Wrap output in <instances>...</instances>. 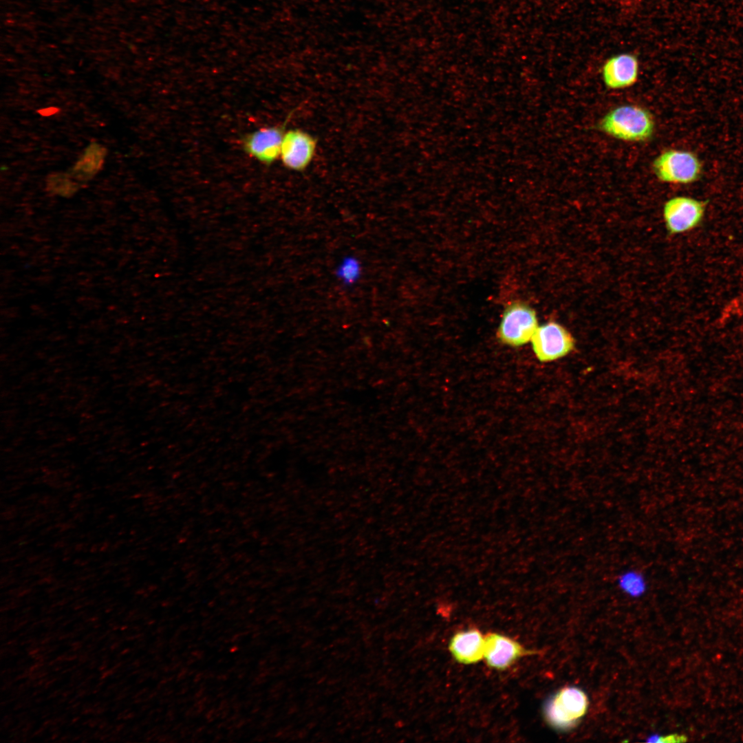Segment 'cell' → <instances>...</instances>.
Segmentation results:
<instances>
[{
  "instance_id": "obj_1",
  "label": "cell",
  "mask_w": 743,
  "mask_h": 743,
  "mask_svg": "<svg viewBox=\"0 0 743 743\" xmlns=\"http://www.w3.org/2000/svg\"><path fill=\"white\" fill-rule=\"evenodd\" d=\"M597 128L616 140L642 142L654 136L656 122L653 114L636 104H624L607 111L599 121Z\"/></svg>"
},
{
  "instance_id": "obj_2",
  "label": "cell",
  "mask_w": 743,
  "mask_h": 743,
  "mask_svg": "<svg viewBox=\"0 0 743 743\" xmlns=\"http://www.w3.org/2000/svg\"><path fill=\"white\" fill-rule=\"evenodd\" d=\"M656 178L664 183L687 184L699 180L702 164L694 153L669 149L656 156L652 163Z\"/></svg>"
},
{
  "instance_id": "obj_3",
  "label": "cell",
  "mask_w": 743,
  "mask_h": 743,
  "mask_svg": "<svg viewBox=\"0 0 743 743\" xmlns=\"http://www.w3.org/2000/svg\"><path fill=\"white\" fill-rule=\"evenodd\" d=\"M586 694L575 687H565L546 701L543 715L548 724L558 730L575 726L588 707Z\"/></svg>"
},
{
  "instance_id": "obj_4",
  "label": "cell",
  "mask_w": 743,
  "mask_h": 743,
  "mask_svg": "<svg viewBox=\"0 0 743 743\" xmlns=\"http://www.w3.org/2000/svg\"><path fill=\"white\" fill-rule=\"evenodd\" d=\"M537 327L535 310L526 303L515 302L505 310L497 335L505 345L519 347L530 341Z\"/></svg>"
},
{
  "instance_id": "obj_5",
  "label": "cell",
  "mask_w": 743,
  "mask_h": 743,
  "mask_svg": "<svg viewBox=\"0 0 743 743\" xmlns=\"http://www.w3.org/2000/svg\"><path fill=\"white\" fill-rule=\"evenodd\" d=\"M530 342L535 356L545 363L566 356L574 347V340L570 332L554 321L538 327Z\"/></svg>"
},
{
  "instance_id": "obj_6",
  "label": "cell",
  "mask_w": 743,
  "mask_h": 743,
  "mask_svg": "<svg viewBox=\"0 0 743 743\" xmlns=\"http://www.w3.org/2000/svg\"><path fill=\"white\" fill-rule=\"evenodd\" d=\"M705 202L687 196L669 199L663 206V215L667 231L683 233L696 228L702 221L706 211Z\"/></svg>"
},
{
  "instance_id": "obj_7",
  "label": "cell",
  "mask_w": 743,
  "mask_h": 743,
  "mask_svg": "<svg viewBox=\"0 0 743 743\" xmlns=\"http://www.w3.org/2000/svg\"><path fill=\"white\" fill-rule=\"evenodd\" d=\"M316 151V140L310 133L293 129L285 132L280 158L284 166L292 171L305 170L311 163Z\"/></svg>"
},
{
  "instance_id": "obj_8",
  "label": "cell",
  "mask_w": 743,
  "mask_h": 743,
  "mask_svg": "<svg viewBox=\"0 0 743 743\" xmlns=\"http://www.w3.org/2000/svg\"><path fill=\"white\" fill-rule=\"evenodd\" d=\"M285 126L261 128L248 134L243 140L246 152L259 162L272 164L280 158Z\"/></svg>"
},
{
  "instance_id": "obj_9",
  "label": "cell",
  "mask_w": 743,
  "mask_h": 743,
  "mask_svg": "<svg viewBox=\"0 0 743 743\" xmlns=\"http://www.w3.org/2000/svg\"><path fill=\"white\" fill-rule=\"evenodd\" d=\"M639 61L632 53H621L610 56L603 63L601 77L605 86L612 90L633 86L639 76Z\"/></svg>"
},
{
  "instance_id": "obj_10",
  "label": "cell",
  "mask_w": 743,
  "mask_h": 743,
  "mask_svg": "<svg viewBox=\"0 0 743 743\" xmlns=\"http://www.w3.org/2000/svg\"><path fill=\"white\" fill-rule=\"evenodd\" d=\"M528 653L518 642L504 635L490 633L485 636L484 659L492 668L506 669Z\"/></svg>"
},
{
  "instance_id": "obj_11",
  "label": "cell",
  "mask_w": 743,
  "mask_h": 743,
  "mask_svg": "<svg viewBox=\"0 0 743 743\" xmlns=\"http://www.w3.org/2000/svg\"><path fill=\"white\" fill-rule=\"evenodd\" d=\"M449 647L457 662L475 663L484 659L485 636L477 629L461 631L453 636Z\"/></svg>"
},
{
  "instance_id": "obj_12",
  "label": "cell",
  "mask_w": 743,
  "mask_h": 743,
  "mask_svg": "<svg viewBox=\"0 0 743 743\" xmlns=\"http://www.w3.org/2000/svg\"><path fill=\"white\" fill-rule=\"evenodd\" d=\"M107 149L91 142L70 169L69 173L79 183L91 180L102 169L107 155Z\"/></svg>"
},
{
  "instance_id": "obj_13",
  "label": "cell",
  "mask_w": 743,
  "mask_h": 743,
  "mask_svg": "<svg viewBox=\"0 0 743 743\" xmlns=\"http://www.w3.org/2000/svg\"><path fill=\"white\" fill-rule=\"evenodd\" d=\"M80 184L69 173H53L46 178V189L53 195L70 197L79 189Z\"/></svg>"
},
{
  "instance_id": "obj_14",
  "label": "cell",
  "mask_w": 743,
  "mask_h": 743,
  "mask_svg": "<svg viewBox=\"0 0 743 743\" xmlns=\"http://www.w3.org/2000/svg\"><path fill=\"white\" fill-rule=\"evenodd\" d=\"M617 583L620 589L632 597H639L647 590V581L643 573L636 569L625 570L619 574Z\"/></svg>"
},
{
  "instance_id": "obj_15",
  "label": "cell",
  "mask_w": 743,
  "mask_h": 743,
  "mask_svg": "<svg viewBox=\"0 0 743 743\" xmlns=\"http://www.w3.org/2000/svg\"><path fill=\"white\" fill-rule=\"evenodd\" d=\"M361 266L359 260L354 256L343 258L336 270V277L345 286L354 284L360 278Z\"/></svg>"
},
{
  "instance_id": "obj_16",
  "label": "cell",
  "mask_w": 743,
  "mask_h": 743,
  "mask_svg": "<svg viewBox=\"0 0 743 743\" xmlns=\"http://www.w3.org/2000/svg\"><path fill=\"white\" fill-rule=\"evenodd\" d=\"M688 737L683 734L673 733L664 736H650L647 741L650 742H684L687 741Z\"/></svg>"
},
{
  "instance_id": "obj_17",
  "label": "cell",
  "mask_w": 743,
  "mask_h": 743,
  "mask_svg": "<svg viewBox=\"0 0 743 743\" xmlns=\"http://www.w3.org/2000/svg\"><path fill=\"white\" fill-rule=\"evenodd\" d=\"M58 111V109L54 107L42 109L38 111V112L43 116H50L56 114Z\"/></svg>"
}]
</instances>
